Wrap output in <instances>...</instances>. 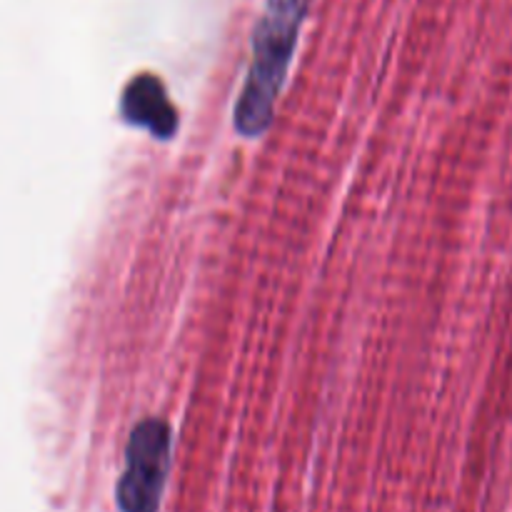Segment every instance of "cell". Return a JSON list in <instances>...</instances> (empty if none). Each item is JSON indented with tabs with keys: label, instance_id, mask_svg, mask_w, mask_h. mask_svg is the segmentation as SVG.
<instances>
[{
	"label": "cell",
	"instance_id": "obj_1",
	"mask_svg": "<svg viewBox=\"0 0 512 512\" xmlns=\"http://www.w3.org/2000/svg\"><path fill=\"white\" fill-rule=\"evenodd\" d=\"M310 0H268L253 33V60L235 105V128L258 138L270 128Z\"/></svg>",
	"mask_w": 512,
	"mask_h": 512
},
{
	"label": "cell",
	"instance_id": "obj_2",
	"mask_svg": "<svg viewBox=\"0 0 512 512\" xmlns=\"http://www.w3.org/2000/svg\"><path fill=\"white\" fill-rule=\"evenodd\" d=\"M170 428L160 418H145L133 428L125 448V473L115 500L120 512H160L170 473Z\"/></svg>",
	"mask_w": 512,
	"mask_h": 512
},
{
	"label": "cell",
	"instance_id": "obj_3",
	"mask_svg": "<svg viewBox=\"0 0 512 512\" xmlns=\"http://www.w3.org/2000/svg\"><path fill=\"white\" fill-rule=\"evenodd\" d=\"M120 113L130 125L148 130L153 138L168 140L178 130V113L168 98L163 80L155 75H135L120 100Z\"/></svg>",
	"mask_w": 512,
	"mask_h": 512
}]
</instances>
